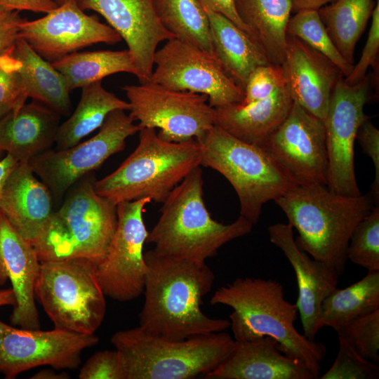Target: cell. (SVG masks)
Segmentation results:
<instances>
[{
    "mask_svg": "<svg viewBox=\"0 0 379 379\" xmlns=\"http://www.w3.org/2000/svg\"><path fill=\"white\" fill-rule=\"evenodd\" d=\"M149 198L117 205V225L107 252L95 265L96 275L105 296L126 302L144 291L147 266L143 246L148 236L142 213Z\"/></svg>",
    "mask_w": 379,
    "mask_h": 379,
    "instance_id": "obj_14",
    "label": "cell"
},
{
    "mask_svg": "<svg viewBox=\"0 0 379 379\" xmlns=\"http://www.w3.org/2000/svg\"><path fill=\"white\" fill-rule=\"evenodd\" d=\"M274 202L298 232V247L339 276L345 270L353 231L378 205L370 194L342 195L321 185H296Z\"/></svg>",
    "mask_w": 379,
    "mask_h": 379,
    "instance_id": "obj_3",
    "label": "cell"
},
{
    "mask_svg": "<svg viewBox=\"0 0 379 379\" xmlns=\"http://www.w3.org/2000/svg\"><path fill=\"white\" fill-rule=\"evenodd\" d=\"M129 115L140 128H159L167 141L199 140L215 126V111L203 94L176 91L150 81L122 87Z\"/></svg>",
    "mask_w": 379,
    "mask_h": 379,
    "instance_id": "obj_10",
    "label": "cell"
},
{
    "mask_svg": "<svg viewBox=\"0 0 379 379\" xmlns=\"http://www.w3.org/2000/svg\"><path fill=\"white\" fill-rule=\"evenodd\" d=\"M57 5L58 6L70 1V0H53Z\"/></svg>",
    "mask_w": 379,
    "mask_h": 379,
    "instance_id": "obj_50",
    "label": "cell"
},
{
    "mask_svg": "<svg viewBox=\"0 0 379 379\" xmlns=\"http://www.w3.org/2000/svg\"><path fill=\"white\" fill-rule=\"evenodd\" d=\"M197 140L200 166L217 171L230 182L239 198L240 215L253 225L265 204L296 186L262 147L243 142L217 126Z\"/></svg>",
    "mask_w": 379,
    "mask_h": 379,
    "instance_id": "obj_8",
    "label": "cell"
},
{
    "mask_svg": "<svg viewBox=\"0 0 379 379\" xmlns=\"http://www.w3.org/2000/svg\"><path fill=\"white\" fill-rule=\"evenodd\" d=\"M15 305L16 298L12 288L0 289V307L6 305L15 307Z\"/></svg>",
    "mask_w": 379,
    "mask_h": 379,
    "instance_id": "obj_49",
    "label": "cell"
},
{
    "mask_svg": "<svg viewBox=\"0 0 379 379\" xmlns=\"http://www.w3.org/2000/svg\"><path fill=\"white\" fill-rule=\"evenodd\" d=\"M293 103L286 84L257 102L215 107V126L243 142L262 147L286 119Z\"/></svg>",
    "mask_w": 379,
    "mask_h": 379,
    "instance_id": "obj_25",
    "label": "cell"
},
{
    "mask_svg": "<svg viewBox=\"0 0 379 379\" xmlns=\"http://www.w3.org/2000/svg\"><path fill=\"white\" fill-rule=\"evenodd\" d=\"M60 115L34 100L0 119V149L28 162L55 142Z\"/></svg>",
    "mask_w": 379,
    "mask_h": 379,
    "instance_id": "obj_24",
    "label": "cell"
},
{
    "mask_svg": "<svg viewBox=\"0 0 379 379\" xmlns=\"http://www.w3.org/2000/svg\"><path fill=\"white\" fill-rule=\"evenodd\" d=\"M296 185L328 186V157L324 121L293 102L262 147Z\"/></svg>",
    "mask_w": 379,
    "mask_h": 379,
    "instance_id": "obj_16",
    "label": "cell"
},
{
    "mask_svg": "<svg viewBox=\"0 0 379 379\" xmlns=\"http://www.w3.org/2000/svg\"><path fill=\"white\" fill-rule=\"evenodd\" d=\"M138 124L124 110L111 112L91 138L62 149H48L28 164L52 195L61 198L76 182L121 152L126 140L139 132Z\"/></svg>",
    "mask_w": 379,
    "mask_h": 379,
    "instance_id": "obj_11",
    "label": "cell"
},
{
    "mask_svg": "<svg viewBox=\"0 0 379 379\" xmlns=\"http://www.w3.org/2000/svg\"><path fill=\"white\" fill-rule=\"evenodd\" d=\"M374 0H335L318 10L331 40L343 58L354 64L356 44L371 18Z\"/></svg>",
    "mask_w": 379,
    "mask_h": 379,
    "instance_id": "obj_32",
    "label": "cell"
},
{
    "mask_svg": "<svg viewBox=\"0 0 379 379\" xmlns=\"http://www.w3.org/2000/svg\"><path fill=\"white\" fill-rule=\"evenodd\" d=\"M19 36L43 58L53 62L93 44H115L121 36L94 15H88L70 0L44 17L21 25Z\"/></svg>",
    "mask_w": 379,
    "mask_h": 379,
    "instance_id": "obj_17",
    "label": "cell"
},
{
    "mask_svg": "<svg viewBox=\"0 0 379 379\" xmlns=\"http://www.w3.org/2000/svg\"><path fill=\"white\" fill-rule=\"evenodd\" d=\"M201 5L214 12L220 13L232 22L239 29L246 32L249 36L247 27L239 18L234 6V0H198Z\"/></svg>",
    "mask_w": 379,
    "mask_h": 379,
    "instance_id": "obj_45",
    "label": "cell"
},
{
    "mask_svg": "<svg viewBox=\"0 0 379 379\" xmlns=\"http://www.w3.org/2000/svg\"><path fill=\"white\" fill-rule=\"evenodd\" d=\"M18 161L10 154L0 160V197L5 182Z\"/></svg>",
    "mask_w": 379,
    "mask_h": 379,
    "instance_id": "obj_47",
    "label": "cell"
},
{
    "mask_svg": "<svg viewBox=\"0 0 379 379\" xmlns=\"http://www.w3.org/2000/svg\"><path fill=\"white\" fill-rule=\"evenodd\" d=\"M12 49L0 55V119L21 107L28 98L20 63L12 54Z\"/></svg>",
    "mask_w": 379,
    "mask_h": 379,
    "instance_id": "obj_37",
    "label": "cell"
},
{
    "mask_svg": "<svg viewBox=\"0 0 379 379\" xmlns=\"http://www.w3.org/2000/svg\"><path fill=\"white\" fill-rule=\"evenodd\" d=\"M69 375L66 372L56 373L51 369H44L34 374L32 378L34 379H68Z\"/></svg>",
    "mask_w": 379,
    "mask_h": 379,
    "instance_id": "obj_48",
    "label": "cell"
},
{
    "mask_svg": "<svg viewBox=\"0 0 379 379\" xmlns=\"http://www.w3.org/2000/svg\"><path fill=\"white\" fill-rule=\"evenodd\" d=\"M204 8L209 21L214 53L229 75L244 90L251 72L258 67L271 63L246 32L223 15Z\"/></svg>",
    "mask_w": 379,
    "mask_h": 379,
    "instance_id": "obj_26",
    "label": "cell"
},
{
    "mask_svg": "<svg viewBox=\"0 0 379 379\" xmlns=\"http://www.w3.org/2000/svg\"><path fill=\"white\" fill-rule=\"evenodd\" d=\"M58 5L53 0H0V8L10 11H29L48 13Z\"/></svg>",
    "mask_w": 379,
    "mask_h": 379,
    "instance_id": "obj_44",
    "label": "cell"
},
{
    "mask_svg": "<svg viewBox=\"0 0 379 379\" xmlns=\"http://www.w3.org/2000/svg\"><path fill=\"white\" fill-rule=\"evenodd\" d=\"M210 302L232 308L229 319L235 341L272 337L284 354L302 361L319 378L326 348L295 329L298 307L285 299L279 281L237 278L216 290Z\"/></svg>",
    "mask_w": 379,
    "mask_h": 379,
    "instance_id": "obj_2",
    "label": "cell"
},
{
    "mask_svg": "<svg viewBox=\"0 0 379 379\" xmlns=\"http://www.w3.org/2000/svg\"><path fill=\"white\" fill-rule=\"evenodd\" d=\"M356 140H358L363 152L373 161L375 177L371 187L370 194L375 202L379 201V131L370 120V117L360 126Z\"/></svg>",
    "mask_w": 379,
    "mask_h": 379,
    "instance_id": "obj_42",
    "label": "cell"
},
{
    "mask_svg": "<svg viewBox=\"0 0 379 379\" xmlns=\"http://www.w3.org/2000/svg\"><path fill=\"white\" fill-rule=\"evenodd\" d=\"M281 65L293 102L324 121L333 89L345 77L342 71L323 54L289 35Z\"/></svg>",
    "mask_w": 379,
    "mask_h": 379,
    "instance_id": "obj_20",
    "label": "cell"
},
{
    "mask_svg": "<svg viewBox=\"0 0 379 379\" xmlns=\"http://www.w3.org/2000/svg\"><path fill=\"white\" fill-rule=\"evenodd\" d=\"M339 349L331 368L320 379H377L378 364L361 357L341 337L338 336Z\"/></svg>",
    "mask_w": 379,
    "mask_h": 379,
    "instance_id": "obj_38",
    "label": "cell"
},
{
    "mask_svg": "<svg viewBox=\"0 0 379 379\" xmlns=\"http://www.w3.org/2000/svg\"><path fill=\"white\" fill-rule=\"evenodd\" d=\"M111 343L120 355L124 379H190L220 365L235 340L224 331L172 340L138 326L116 332Z\"/></svg>",
    "mask_w": 379,
    "mask_h": 379,
    "instance_id": "obj_5",
    "label": "cell"
},
{
    "mask_svg": "<svg viewBox=\"0 0 379 379\" xmlns=\"http://www.w3.org/2000/svg\"><path fill=\"white\" fill-rule=\"evenodd\" d=\"M286 85L282 65L270 64L258 67L248 78L244 90V98L240 104L247 105L265 99Z\"/></svg>",
    "mask_w": 379,
    "mask_h": 379,
    "instance_id": "obj_39",
    "label": "cell"
},
{
    "mask_svg": "<svg viewBox=\"0 0 379 379\" xmlns=\"http://www.w3.org/2000/svg\"><path fill=\"white\" fill-rule=\"evenodd\" d=\"M206 379H316L300 360L284 354L273 338L235 341L233 350Z\"/></svg>",
    "mask_w": 379,
    "mask_h": 379,
    "instance_id": "obj_22",
    "label": "cell"
},
{
    "mask_svg": "<svg viewBox=\"0 0 379 379\" xmlns=\"http://www.w3.org/2000/svg\"><path fill=\"white\" fill-rule=\"evenodd\" d=\"M347 260L379 271V206L376 205L353 231L347 250Z\"/></svg>",
    "mask_w": 379,
    "mask_h": 379,
    "instance_id": "obj_35",
    "label": "cell"
},
{
    "mask_svg": "<svg viewBox=\"0 0 379 379\" xmlns=\"http://www.w3.org/2000/svg\"><path fill=\"white\" fill-rule=\"evenodd\" d=\"M80 379H124L120 355L117 350H103L92 355L81 368Z\"/></svg>",
    "mask_w": 379,
    "mask_h": 379,
    "instance_id": "obj_40",
    "label": "cell"
},
{
    "mask_svg": "<svg viewBox=\"0 0 379 379\" xmlns=\"http://www.w3.org/2000/svg\"><path fill=\"white\" fill-rule=\"evenodd\" d=\"M379 309V271L345 288H335L323 301L319 325L339 333L350 321Z\"/></svg>",
    "mask_w": 379,
    "mask_h": 379,
    "instance_id": "obj_30",
    "label": "cell"
},
{
    "mask_svg": "<svg viewBox=\"0 0 379 379\" xmlns=\"http://www.w3.org/2000/svg\"><path fill=\"white\" fill-rule=\"evenodd\" d=\"M26 20L18 11L0 8V55L13 48L20 37V25Z\"/></svg>",
    "mask_w": 379,
    "mask_h": 379,
    "instance_id": "obj_43",
    "label": "cell"
},
{
    "mask_svg": "<svg viewBox=\"0 0 379 379\" xmlns=\"http://www.w3.org/2000/svg\"><path fill=\"white\" fill-rule=\"evenodd\" d=\"M363 358L379 362V309L350 321L338 333Z\"/></svg>",
    "mask_w": 379,
    "mask_h": 379,
    "instance_id": "obj_36",
    "label": "cell"
},
{
    "mask_svg": "<svg viewBox=\"0 0 379 379\" xmlns=\"http://www.w3.org/2000/svg\"><path fill=\"white\" fill-rule=\"evenodd\" d=\"M99 343L95 334H79L54 328L26 329L0 319V373L6 379L35 367L76 369L82 352Z\"/></svg>",
    "mask_w": 379,
    "mask_h": 379,
    "instance_id": "obj_15",
    "label": "cell"
},
{
    "mask_svg": "<svg viewBox=\"0 0 379 379\" xmlns=\"http://www.w3.org/2000/svg\"><path fill=\"white\" fill-rule=\"evenodd\" d=\"M53 206L48 187L36 178L28 162H18L0 197V211L11 226L32 244L53 213Z\"/></svg>",
    "mask_w": 379,
    "mask_h": 379,
    "instance_id": "obj_23",
    "label": "cell"
},
{
    "mask_svg": "<svg viewBox=\"0 0 379 379\" xmlns=\"http://www.w3.org/2000/svg\"><path fill=\"white\" fill-rule=\"evenodd\" d=\"M371 25L368 32V38L363 49L359 62L354 65L351 73L344 78L346 83L353 85L359 83L366 75L370 67H373L378 62L379 51V1L371 16Z\"/></svg>",
    "mask_w": 379,
    "mask_h": 379,
    "instance_id": "obj_41",
    "label": "cell"
},
{
    "mask_svg": "<svg viewBox=\"0 0 379 379\" xmlns=\"http://www.w3.org/2000/svg\"><path fill=\"white\" fill-rule=\"evenodd\" d=\"M130 109L128 102L108 91L102 81L81 88L79 102L70 117L60 124L55 138L56 149L74 146L99 128L112 111Z\"/></svg>",
    "mask_w": 379,
    "mask_h": 379,
    "instance_id": "obj_29",
    "label": "cell"
},
{
    "mask_svg": "<svg viewBox=\"0 0 379 379\" xmlns=\"http://www.w3.org/2000/svg\"><path fill=\"white\" fill-rule=\"evenodd\" d=\"M41 262L33 246L22 237L0 211V286L8 280L16 298L10 317L13 326L39 329L35 285Z\"/></svg>",
    "mask_w": 379,
    "mask_h": 379,
    "instance_id": "obj_21",
    "label": "cell"
},
{
    "mask_svg": "<svg viewBox=\"0 0 379 379\" xmlns=\"http://www.w3.org/2000/svg\"><path fill=\"white\" fill-rule=\"evenodd\" d=\"M149 81L167 88L207 96L213 107L241 103L244 90L215 53L173 37L157 50Z\"/></svg>",
    "mask_w": 379,
    "mask_h": 379,
    "instance_id": "obj_12",
    "label": "cell"
},
{
    "mask_svg": "<svg viewBox=\"0 0 379 379\" xmlns=\"http://www.w3.org/2000/svg\"><path fill=\"white\" fill-rule=\"evenodd\" d=\"M335 0H289L292 12L305 10H319L320 8L333 2Z\"/></svg>",
    "mask_w": 379,
    "mask_h": 379,
    "instance_id": "obj_46",
    "label": "cell"
},
{
    "mask_svg": "<svg viewBox=\"0 0 379 379\" xmlns=\"http://www.w3.org/2000/svg\"><path fill=\"white\" fill-rule=\"evenodd\" d=\"M164 27L175 38L214 53L208 18L198 0H153Z\"/></svg>",
    "mask_w": 379,
    "mask_h": 379,
    "instance_id": "obj_33",
    "label": "cell"
},
{
    "mask_svg": "<svg viewBox=\"0 0 379 379\" xmlns=\"http://www.w3.org/2000/svg\"><path fill=\"white\" fill-rule=\"evenodd\" d=\"M203 185L198 166L162 203L161 215L146 240L155 253L206 262L223 245L252 231L253 225L241 215L230 224L213 220L204 201Z\"/></svg>",
    "mask_w": 379,
    "mask_h": 379,
    "instance_id": "obj_4",
    "label": "cell"
},
{
    "mask_svg": "<svg viewBox=\"0 0 379 379\" xmlns=\"http://www.w3.org/2000/svg\"><path fill=\"white\" fill-rule=\"evenodd\" d=\"M286 35L298 38L328 58L342 71L345 77L351 73L354 65L349 63L335 47L317 10L295 13L288 20Z\"/></svg>",
    "mask_w": 379,
    "mask_h": 379,
    "instance_id": "obj_34",
    "label": "cell"
},
{
    "mask_svg": "<svg viewBox=\"0 0 379 379\" xmlns=\"http://www.w3.org/2000/svg\"><path fill=\"white\" fill-rule=\"evenodd\" d=\"M236 11L251 37L272 65L285 56L286 27L292 13L289 0H234Z\"/></svg>",
    "mask_w": 379,
    "mask_h": 379,
    "instance_id": "obj_27",
    "label": "cell"
},
{
    "mask_svg": "<svg viewBox=\"0 0 379 379\" xmlns=\"http://www.w3.org/2000/svg\"><path fill=\"white\" fill-rule=\"evenodd\" d=\"M12 54L20 63V72L28 98L41 102L60 116L72 109L71 92L62 75L19 37Z\"/></svg>",
    "mask_w": 379,
    "mask_h": 379,
    "instance_id": "obj_28",
    "label": "cell"
},
{
    "mask_svg": "<svg viewBox=\"0 0 379 379\" xmlns=\"http://www.w3.org/2000/svg\"><path fill=\"white\" fill-rule=\"evenodd\" d=\"M4 152H3L1 149H0V160L2 159V156Z\"/></svg>",
    "mask_w": 379,
    "mask_h": 379,
    "instance_id": "obj_51",
    "label": "cell"
},
{
    "mask_svg": "<svg viewBox=\"0 0 379 379\" xmlns=\"http://www.w3.org/2000/svg\"><path fill=\"white\" fill-rule=\"evenodd\" d=\"M344 78L333 89L323 121L328 157L327 187L336 194L359 196L361 193L354 171V142L360 126L369 117L364 109L372 87L369 74L353 85Z\"/></svg>",
    "mask_w": 379,
    "mask_h": 379,
    "instance_id": "obj_13",
    "label": "cell"
},
{
    "mask_svg": "<svg viewBox=\"0 0 379 379\" xmlns=\"http://www.w3.org/2000/svg\"><path fill=\"white\" fill-rule=\"evenodd\" d=\"M51 63L62 75L70 91L102 81L116 73L136 74L128 49L77 51Z\"/></svg>",
    "mask_w": 379,
    "mask_h": 379,
    "instance_id": "obj_31",
    "label": "cell"
},
{
    "mask_svg": "<svg viewBox=\"0 0 379 379\" xmlns=\"http://www.w3.org/2000/svg\"><path fill=\"white\" fill-rule=\"evenodd\" d=\"M289 223H276L267 230L272 244L281 249L295 273L298 295L295 303L303 334L310 340L321 329L319 316L324 299L337 288L339 275L323 262L310 256L295 244Z\"/></svg>",
    "mask_w": 379,
    "mask_h": 379,
    "instance_id": "obj_19",
    "label": "cell"
},
{
    "mask_svg": "<svg viewBox=\"0 0 379 379\" xmlns=\"http://www.w3.org/2000/svg\"><path fill=\"white\" fill-rule=\"evenodd\" d=\"M147 270L144 305L139 314L145 332L172 340L220 332L230 327L227 319H215L201 310L203 298L215 281L206 262L144 253Z\"/></svg>",
    "mask_w": 379,
    "mask_h": 379,
    "instance_id": "obj_1",
    "label": "cell"
},
{
    "mask_svg": "<svg viewBox=\"0 0 379 379\" xmlns=\"http://www.w3.org/2000/svg\"><path fill=\"white\" fill-rule=\"evenodd\" d=\"M34 294L54 328L94 334L104 320L105 295L88 259L41 262Z\"/></svg>",
    "mask_w": 379,
    "mask_h": 379,
    "instance_id": "obj_9",
    "label": "cell"
},
{
    "mask_svg": "<svg viewBox=\"0 0 379 379\" xmlns=\"http://www.w3.org/2000/svg\"><path fill=\"white\" fill-rule=\"evenodd\" d=\"M88 174L71 188L32 243L40 262L86 258L97 265L105 258L117 225V205L97 194Z\"/></svg>",
    "mask_w": 379,
    "mask_h": 379,
    "instance_id": "obj_7",
    "label": "cell"
},
{
    "mask_svg": "<svg viewBox=\"0 0 379 379\" xmlns=\"http://www.w3.org/2000/svg\"><path fill=\"white\" fill-rule=\"evenodd\" d=\"M83 11L101 15L125 41L139 83L149 81L158 45L174 35L159 19L153 0H76Z\"/></svg>",
    "mask_w": 379,
    "mask_h": 379,
    "instance_id": "obj_18",
    "label": "cell"
},
{
    "mask_svg": "<svg viewBox=\"0 0 379 379\" xmlns=\"http://www.w3.org/2000/svg\"><path fill=\"white\" fill-rule=\"evenodd\" d=\"M134 151L114 172L94 182L98 194L114 205L149 198L163 203L172 190L200 166V147L196 139L171 142L154 128L139 131Z\"/></svg>",
    "mask_w": 379,
    "mask_h": 379,
    "instance_id": "obj_6",
    "label": "cell"
}]
</instances>
